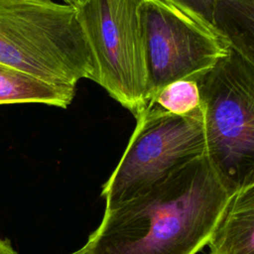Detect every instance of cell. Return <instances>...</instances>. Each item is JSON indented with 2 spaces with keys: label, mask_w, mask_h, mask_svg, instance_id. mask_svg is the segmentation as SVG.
<instances>
[{
  "label": "cell",
  "mask_w": 254,
  "mask_h": 254,
  "mask_svg": "<svg viewBox=\"0 0 254 254\" xmlns=\"http://www.w3.org/2000/svg\"><path fill=\"white\" fill-rule=\"evenodd\" d=\"M230 196L203 154L105 209L85 244L89 254H196L206 246Z\"/></svg>",
  "instance_id": "cell-1"
},
{
  "label": "cell",
  "mask_w": 254,
  "mask_h": 254,
  "mask_svg": "<svg viewBox=\"0 0 254 254\" xmlns=\"http://www.w3.org/2000/svg\"><path fill=\"white\" fill-rule=\"evenodd\" d=\"M143 0H87L76 8L92 79L136 116L148 98Z\"/></svg>",
  "instance_id": "cell-4"
},
{
  "label": "cell",
  "mask_w": 254,
  "mask_h": 254,
  "mask_svg": "<svg viewBox=\"0 0 254 254\" xmlns=\"http://www.w3.org/2000/svg\"><path fill=\"white\" fill-rule=\"evenodd\" d=\"M74 88L50 84L0 63V104L43 103L66 108Z\"/></svg>",
  "instance_id": "cell-8"
},
{
  "label": "cell",
  "mask_w": 254,
  "mask_h": 254,
  "mask_svg": "<svg viewBox=\"0 0 254 254\" xmlns=\"http://www.w3.org/2000/svg\"><path fill=\"white\" fill-rule=\"evenodd\" d=\"M254 0H219L213 9L211 24L230 47L254 60Z\"/></svg>",
  "instance_id": "cell-9"
},
{
  "label": "cell",
  "mask_w": 254,
  "mask_h": 254,
  "mask_svg": "<svg viewBox=\"0 0 254 254\" xmlns=\"http://www.w3.org/2000/svg\"><path fill=\"white\" fill-rule=\"evenodd\" d=\"M70 254H89V252H88V248H87V246L85 244L80 249H78V250H76V251H74V252H72Z\"/></svg>",
  "instance_id": "cell-14"
},
{
  "label": "cell",
  "mask_w": 254,
  "mask_h": 254,
  "mask_svg": "<svg viewBox=\"0 0 254 254\" xmlns=\"http://www.w3.org/2000/svg\"><path fill=\"white\" fill-rule=\"evenodd\" d=\"M206 245L209 254H254V185L231 194Z\"/></svg>",
  "instance_id": "cell-7"
},
{
  "label": "cell",
  "mask_w": 254,
  "mask_h": 254,
  "mask_svg": "<svg viewBox=\"0 0 254 254\" xmlns=\"http://www.w3.org/2000/svg\"><path fill=\"white\" fill-rule=\"evenodd\" d=\"M135 117L129 143L102 187L105 209L144 192L206 151L202 108L181 116L145 105Z\"/></svg>",
  "instance_id": "cell-5"
},
{
  "label": "cell",
  "mask_w": 254,
  "mask_h": 254,
  "mask_svg": "<svg viewBox=\"0 0 254 254\" xmlns=\"http://www.w3.org/2000/svg\"><path fill=\"white\" fill-rule=\"evenodd\" d=\"M65 4H68V5H71L75 8H78L80 7L81 5H83L87 0H63Z\"/></svg>",
  "instance_id": "cell-13"
},
{
  "label": "cell",
  "mask_w": 254,
  "mask_h": 254,
  "mask_svg": "<svg viewBox=\"0 0 254 254\" xmlns=\"http://www.w3.org/2000/svg\"><path fill=\"white\" fill-rule=\"evenodd\" d=\"M142 16L148 98L172 81L197 80L230 50L212 24L174 0H143Z\"/></svg>",
  "instance_id": "cell-6"
},
{
  "label": "cell",
  "mask_w": 254,
  "mask_h": 254,
  "mask_svg": "<svg viewBox=\"0 0 254 254\" xmlns=\"http://www.w3.org/2000/svg\"><path fill=\"white\" fill-rule=\"evenodd\" d=\"M211 24L215 4L219 0H174Z\"/></svg>",
  "instance_id": "cell-11"
},
{
  "label": "cell",
  "mask_w": 254,
  "mask_h": 254,
  "mask_svg": "<svg viewBox=\"0 0 254 254\" xmlns=\"http://www.w3.org/2000/svg\"><path fill=\"white\" fill-rule=\"evenodd\" d=\"M0 254H18L10 240L0 237Z\"/></svg>",
  "instance_id": "cell-12"
},
{
  "label": "cell",
  "mask_w": 254,
  "mask_h": 254,
  "mask_svg": "<svg viewBox=\"0 0 254 254\" xmlns=\"http://www.w3.org/2000/svg\"><path fill=\"white\" fill-rule=\"evenodd\" d=\"M196 82L205 154L233 194L254 185V61L230 47Z\"/></svg>",
  "instance_id": "cell-3"
},
{
  "label": "cell",
  "mask_w": 254,
  "mask_h": 254,
  "mask_svg": "<svg viewBox=\"0 0 254 254\" xmlns=\"http://www.w3.org/2000/svg\"><path fill=\"white\" fill-rule=\"evenodd\" d=\"M0 63L56 86L93 75L77 9L54 0H0Z\"/></svg>",
  "instance_id": "cell-2"
},
{
  "label": "cell",
  "mask_w": 254,
  "mask_h": 254,
  "mask_svg": "<svg viewBox=\"0 0 254 254\" xmlns=\"http://www.w3.org/2000/svg\"><path fill=\"white\" fill-rule=\"evenodd\" d=\"M145 105L174 115H190L201 108L197 82L193 79L172 81L150 96Z\"/></svg>",
  "instance_id": "cell-10"
}]
</instances>
